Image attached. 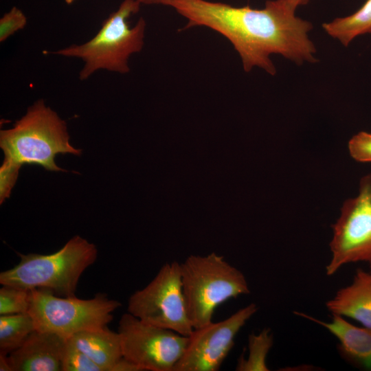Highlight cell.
I'll return each mask as SVG.
<instances>
[{"instance_id": "6da1fadb", "label": "cell", "mask_w": 371, "mask_h": 371, "mask_svg": "<svg viewBox=\"0 0 371 371\" xmlns=\"http://www.w3.org/2000/svg\"><path fill=\"white\" fill-rule=\"evenodd\" d=\"M168 5L188 20L186 29L204 26L227 38L245 71L258 67L275 75L270 59L273 54L297 65L317 61L315 46L308 37L312 23L277 0L267 1L262 9L205 0H172Z\"/></svg>"}, {"instance_id": "7a4b0ae2", "label": "cell", "mask_w": 371, "mask_h": 371, "mask_svg": "<svg viewBox=\"0 0 371 371\" xmlns=\"http://www.w3.org/2000/svg\"><path fill=\"white\" fill-rule=\"evenodd\" d=\"M2 165L18 170L24 164L49 171H64L55 162L58 154L80 155L69 143L66 122L41 99L27 109L12 128L0 131Z\"/></svg>"}, {"instance_id": "3957f363", "label": "cell", "mask_w": 371, "mask_h": 371, "mask_svg": "<svg viewBox=\"0 0 371 371\" xmlns=\"http://www.w3.org/2000/svg\"><path fill=\"white\" fill-rule=\"evenodd\" d=\"M140 5L136 0H124L89 41L44 53L81 59L84 65L79 73L80 80L100 69L126 74L130 71V56L139 52L144 43L145 20L141 17L131 27L128 23V19L139 12Z\"/></svg>"}, {"instance_id": "277c9868", "label": "cell", "mask_w": 371, "mask_h": 371, "mask_svg": "<svg viewBox=\"0 0 371 371\" xmlns=\"http://www.w3.org/2000/svg\"><path fill=\"white\" fill-rule=\"evenodd\" d=\"M19 262L1 272V285L29 290L44 289L58 296H75L82 273L97 259L95 245L75 236L50 254H19Z\"/></svg>"}, {"instance_id": "5b68a950", "label": "cell", "mask_w": 371, "mask_h": 371, "mask_svg": "<svg viewBox=\"0 0 371 371\" xmlns=\"http://www.w3.org/2000/svg\"><path fill=\"white\" fill-rule=\"evenodd\" d=\"M180 267L188 315L194 329L211 323L221 304L250 293L244 274L214 253L190 256Z\"/></svg>"}, {"instance_id": "8992f818", "label": "cell", "mask_w": 371, "mask_h": 371, "mask_svg": "<svg viewBox=\"0 0 371 371\" xmlns=\"http://www.w3.org/2000/svg\"><path fill=\"white\" fill-rule=\"evenodd\" d=\"M121 306L120 302L97 294L88 300L75 296H57L44 289L31 290L28 313L36 330L49 332L68 339L86 330L103 328L113 318L112 313Z\"/></svg>"}, {"instance_id": "52a82bcc", "label": "cell", "mask_w": 371, "mask_h": 371, "mask_svg": "<svg viewBox=\"0 0 371 371\" xmlns=\"http://www.w3.org/2000/svg\"><path fill=\"white\" fill-rule=\"evenodd\" d=\"M128 312L141 321L189 337L194 328L183 292L180 263H166L144 288L133 293Z\"/></svg>"}, {"instance_id": "ba28073f", "label": "cell", "mask_w": 371, "mask_h": 371, "mask_svg": "<svg viewBox=\"0 0 371 371\" xmlns=\"http://www.w3.org/2000/svg\"><path fill=\"white\" fill-rule=\"evenodd\" d=\"M332 228L326 275L333 276L343 266L358 262L367 263L371 270V174L360 180L359 194L344 203Z\"/></svg>"}, {"instance_id": "9c48e42d", "label": "cell", "mask_w": 371, "mask_h": 371, "mask_svg": "<svg viewBox=\"0 0 371 371\" xmlns=\"http://www.w3.org/2000/svg\"><path fill=\"white\" fill-rule=\"evenodd\" d=\"M123 357L143 370L173 371L183 356L188 337L146 324L128 312L118 326Z\"/></svg>"}, {"instance_id": "30bf717a", "label": "cell", "mask_w": 371, "mask_h": 371, "mask_svg": "<svg viewBox=\"0 0 371 371\" xmlns=\"http://www.w3.org/2000/svg\"><path fill=\"white\" fill-rule=\"evenodd\" d=\"M251 303L227 319L195 328L188 337L186 349L173 371H216L234 345V339L256 313Z\"/></svg>"}, {"instance_id": "8fae6325", "label": "cell", "mask_w": 371, "mask_h": 371, "mask_svg": "<svg viewBox=\"0 0 371 371\" xmlns=\"http://www.w3.org/2000/svg\"><path fill=\"white\" fill-rule=\"evenodd\" d=\"M65 341L54 333L36 330L8 355L12 371H62Z\"/></svg>"}, {"instance_id": "7c38bea8", "label": "cell", "mask_w": 371, "mask_h": 371, "mask_svg": "<svg viewBox=\"0 0 371 371\" xmlns=\"http://www.w3.org/2000/svg\"><path fill=\"white\" fill-rule=\"evenodd\" d=\"M295 313L325 328L335 336L338 340V352L346 363L371 371V328L353 325L338 315H332L331 321L327 322L304 313Z\"/></svg>"}, {"instance_id": "4fadbf2b", "label": "cell", "mask_w": 371, "mask_h": 371, "mask_svg": "<svg viewBox=\"0 0 371 371\" xmlns=\"http://www.w3.org/2000/svg\"><path fill=\"white\" fill-rule=\"evenodd\" d=\"M326 306L332 315L352 319L371 328V270L357 269L352 282L339 289Z\"/></svg>"}, {"instance_id": "5bb4252c", "label": "cell", "mask_w": 371, "mask_h": 371, "mask_svg": "<svg viewBox=\"0 0 371 371\" xmlns=\"http://www.w3.org/2000/svg\"><path fill=\"white\" fill-rule=\"evenodd\" d=\"M97 364L102 371H112L123 357L120 336L107 326L78 333L67 339Z\"/></svg>"}, {"instance_id": "9a60e30c", "label": "cell", "mask_w": 371, "mask_h": 371, "mask_svg": "<svg viewBox=\"0 0 371 371\" xmlns=\"http://www.w3.org/2000/svg\"><path fill=\"white\" fill-rule=\"evenodd\" d=\"M322 27L329 36L346 47L355 38L371 33V0H366L357 11L349 16L324 23Z\"/></svg>"}, {"instance_id": "2e32d148", "label": "cell", "mask_w": 371, "mask_h": 371, "mask_svg": "<svg viewBox=\"0 0 371 371\" xmlns=\"http://www.w3.org/2000/svg\"><path fill=\"white\" fill-rule=\"evenodd\" d=\"M36 330L28 313L0 316V352L8 355L19 348Z\"/></svg>"}, {"instance_id": "e0dca14e", "label": "cell", "mask_w": 371, "mask_h": 371, "mask_svg": "<svg viewBox=\"0 0 371 371\" xmlns=\"http://www.w3.org/2000/svg\"><path fill=\"white\" fill-rule=\"evenodd\" d=\"M273 337L269 328L258 334H251L248 338L249 354L247 359L241 356L236 367L238 371H268L266 358L273 346Z\"/></svg>"}, {"instance_id": "ac0fdd59", "label": "cell", "mask_w": 371, "mask_h": 371, "mask_svg": "<svg viewBox=\"0 0 371 371\" xmlns=\"http://www.w3.org/2000/svg\"><path fill=\"white\" fill-rule=\"evenodd\" d=\"M0 289V315L28 313L31 290L3 284Z\"/></svg>"}, {"instance_id": "d6986e66", "label": "cell", "mask_w": 371, "mask_h": 371, "mask_svg": "<svg viewBox=\"0 0 371 371\" xmlns=\"http://www.w3.org/2000/svg\"><path fill=\"white\" fill-rule=\"evenodd\" d=\"M62 371H102L83 352L66 339L61 359Z\"/></svg>"}, {"instance_id": "ffe728a7", "label": "cell", "mask_w": 371, "mask_h": 371, "mask_svg": "<svg viewBox=\"0 0 371 371\" xmlns=\"http://www.w3.org/2000/svg\"><path fill=\"white\" fill-rule=\"evenodd\" d=\"M27 17L19 8L14 6L0 19V42H4L16 32L23 29Z\"/></svg>"}, {"instance_id": "44dd1931", "label": "cell", "mask_w": 371, "mask_h": 371, "mask_svg": "<svg viewBox=\"0 0 371 371\" xmlns=\"http://www.w3.org/2000/svg\"><path fill=\"white\" fill-rule=\"evenodd\" d=\"M350 156L359 162H371V133L361 131L348 142Z\"/></svg>"}, {"instance_id": "7402d4cb", "label": "cell", "mask_w": 371, "mask_h": 371, "mask_svg": "<svg viewBox=\"0 0 371 371\" xmlns=\"http://www.w3.org/2000/svg\"><path fill=\"white\" fill-rule=\"evenodd\" d=\"M112 371H143V370L137 364L123 357L116 363Z\"/></svg>"}, {"instance_id": "603a6c76", "label": "cell", "mask_w": 371, "mask_h": 371, "mask_svg": "<svg viewBox=\"0 0 371 371\" xmlns=\"http://www.w3.org/2000/svg\"><path fill=\"white\" fill-rule=\"evenodd\" d=\"M295 12L297 7L308 3L309 0H277Z\"/></svg>"}, {"instance_id": "cb8c5ba5", "label": "cell", "mask_w": 371, "mask_h": 371, "mask_svg": "<svg viewBox=\"0 0 371 371\" xmlns=\"http://www.w3.org/2000/svg\"><path fill=\"white\" fill-rule=\"evenodd\" d=\"M0 370L12 371L8 355L3 352H0Z\"/></svg>"}, {"instance_id": "d4e9b609", "label": "cell", "mask_w": 371, "mask_h": 371, "mask_svg": "<svg viewBox=\"0 0 371 371\" xmlns=\"http://www.w3.org/2000/svg\"><path fill=\"white\" fill-rule=\"evenodd\" d=\"M141 4H162L168 5L169 3L172 0H136Z\"/></svg>"}, {"instance_id": "484cf974", "label": "cell", "mask_w": 371, "mask_h": 371, "mask_svg": "<svg viewBox=\"0 0 371 371\" xmlns=\"http://www.w3.org/2000/svg\"><path fill=\"white\" fill-rule=\"evenodd\" d=\"M66 3L67 4H71L72 3H74L76 0H65Z\"/></svg>"}]
</instances>
